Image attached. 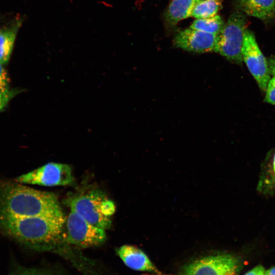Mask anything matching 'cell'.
Wrapping results in <instances>:
<instances>
[{"mask_svg":"<svg viewBox=\"0 0 275 275\" xmlns=\"http://www.w3.org/2000/svg\"><path fill=\"white\" fill-rule=\"evenodd\" d=\"M64 215L0 216V233L32 249H41L62 240Z\"/></svg>","mask_w":275,"mask_h":275,"instance_id":"cell-1","label":"cell"},{"mask_svg":"<svg viewBox=\"0 0 275 275\" xmlns=\"http://www.w3.org/2000/svg\"><path fill=\"white\" fill-rule=\"evenodd\" d=\"M61 211L53 193L14 183L0 182V216H54Z\"/></svg>","mask_w":275,"mask_h":275,"instance_id":"cell-2","label":"cell"},{"mask_svg":"<svg viewBox=\"0 0 275 275\" xmlns=\"http://www.w3.org/2000/svg\"><path fill=\"white\" fill-rule=\"evenodd\" d=\"M68 203L71 210L94 226L104 230L111 227L115 206L101 191L94 190L74 196Z\"/></svg>","mask_w":275,"mask_h":275,"instance_id":"cell-3","label":"cell"},{"mask_svg":"<svg viewBox=\"0 0 275 275\" xmlns=\"http://www.w3.org/2000/svg\"><path fill=\"white\" fill-rule=\"evenodd\" d=\"M247 25L245 14L237 10L232 13L217 35L214 52L219 53L230 61L241 63L242 62L241 48Z\"/></svg>","mask_w":275,"mask_h":275,"instance_id":"cell-4","label":"cell"},{"mask_svg":"<svg viewBox=\"0 0 275 275\" xmlns=\"http://www.w3.org/2000/svg\"><path fill=\"white\" fill-rule=\"evenodd\" d=\"M241 266L237 257L216 254L189 262L182 267L179 275H238Z\"/></svg>","mask_w":275,"mask_h":275,"instance_id":"cell-5","label":"cell"},{"mask_svg":"<svg viewBox=\"0 0 275 275\" xmlns=\"http://www.w3.org/2000/svg\"><path fill=\"white\" fill-rule=\"evenodd\" d=\"M67 243L87 248L102 243L106 238L105 230L90 224L71 210L66 219Z\"/></svg>","mask_w":275,"mask_h":275,"instance_id":"cell-6","label":"cell"},{"mask_svg":"<svg viewBox=\"0 0 275 275\" xmlns=\"http://www.w3.org/2000/svg\"><path fill=\"white\" fill-rule=\"evenodd\" d=\"M241 56L242 61L259 88L265 92L271 79L268 63L261 52L254 34L248 29L244 34Z\"/></svg>","mask_w":275,"mask_h":275,"instance_id":"cell-7","label":"cell"},{"mask_svg":"<svg viewBox=\"0 0 275 275\" xmlns=\"http://www.w3.org/2000/svg\"><path fill=\"white\" fill-rule=\"evenodd\" d=\"M71 167L64 163L49 162L15 179L17 183L45 186L67 185L73 181Z\"/></svg>","mask_w":275,"mask_h":275,"instance_id":"cell-8","label":"cell"},{"mask_svg":"<svg viewBox=\"0 0 275 275\" xmlns=\"http://www.w3.org/2000/svg\"><path fill=\"white\" fill-rule=\"evenodd\" d=\"M217 35L189 28L179 32L174 45L183 50L197 53L215 51Z\"/></svg>","mask_w":275,"mask_h":275,"instance_id":"cell-9","label":"cell"},{"mask_svg":"<svg viewBox=\"0 0 275 275\" xmlns=\"http://www.w3.org/2000/svg\"><path fill=\"white\" fill-rule=\"evenodd\" d=\"M116 252L124 263L132 269L147 271L155 275H164L142 250L135 246L123 245L118 248Z\"/></svg>","mask_w":275,"mask_h":275,"instance_id":"cell-10","label":"cell"},{"mask_svg":"<svg viewBox=\"0 0 275 275\" xmlns=\"http://www.w3.org/2000/svg\"><path fill=\"white\" fill-rule=\"evenodd\" d=\"M237 11L264 21L275 18V0H235Z\"/></svg>","mask_w":275,"mask_h":275,"instance_id":"cell-11","label":"cell"},{"mask_svg":"<svg viewBox=\"0 0 275 275\" xmlns=\"http://www.w3.org/2000/svg\"><path fill=\"white\" fill-rule=\"evenodd\" d=\"M197 0H170L163 15L166 25L172 28L181 20L191 16Z\"/></svg>","mask_w":275,"mask_h":275,"instance_id":"cell-12","label":"cell"},{"mask_svg":"<svg viewBox=\"0 0 275 275\" xmlns=\"http://www.w3.org/2000/svg\"><path fill=\"white\" fill-rule=\"evenodd\" d=\"M17 30L16 26L0 30V63L2 64L9 61Z\"/></svg>","mask_w":275,"mask_h":275,"instance_id":"cell-13","label":"cell"},{"mask_svg":"<svg viewBox=\"0 0 275 275\" xmlns=\"http://www.w3.org/2000/svg\"><path fill=\"white\" fill-rule=\"evenodd\" d=\"M224 0H197L191 16L196 19L214 16L222 8Z\"/></svg>","mask_w":275,"mask_h":275,"instance_id":"cell-14","label":"cell"},{"mask_svg":"<svg viewBox=\"0 0 275 275\" xmlns=\"http://www.w3.org/2000/svg\"><path fill=\"white\" fill-rule=\"evenodd\" d=\"M224 24L222 17L217 14L208 18L196 19L189 28L217 35L222 30Z\"/></svg>","mask_w":275,"mask_h":275,"instance_id":"cell-15","label":"cell"},{"mask_svg":"<svg viewBox=\"0 0 275 275\" xmlns=\"http://www.w3.org/2000/svg\"><path fill=\"white\" fill-rule=\"evenodd\" d=\"M265 92L264 101L275 105V77H272L270 79Z\"/></svg>","mask_w":275,"mask_h":275,"instance_id":"cell-16","label":"cell"},{"mask_svg":"<svg viewBox=\"0 0 275 275\" xmlns=\"http://www.w3.org/2000/svg\"><path fill=\"white\" fill-rule=\"evenodd\" d=\"M17 93V92L14 90L4 91L0 89V112L6 106Z\"/></svg>","mask_w":275,"mask_h":275,"instance_id":"cell-17","label":"cell"},{"mask_svg":"<svg viewBox=\"0 0 275 275\" xmlns=\"http://www.w3.org/2000/svg\"><path fill=\"white\" fill-rule=\"evenodd\" d=\"M0 89L4 91L9 90V78L3 64L0 63Z\"/></svg>","mask_w":275,"mask_h":275,"instance_id":"cell-18","label":"cell"},{"mask_svg":"<svg viewBox=\"0 0 275 275\" xmlns=\"http://www.w3.org/2000/svg\"><path fill=\"white\" fill-rule=\"evenodd\" d=\"M11 275H48L35 269H18Z\"/></svg>","mask_w":275,"mask_h":275,"instance_id":"cell-19","label":"cell"},{"mask_svg":"<svg viewBox=\"0 0 275 275\" xmlns=\"http://www.w3.org/2000/svg\"><path fill=\"white\" fill-rule=\"evenodd\" d=\"M265 271L263 266L259 265L247 272L244 275H265Z\"/></svg>","mask_w":275,"mask_h":275,"instance_id":"cell-20","label":"cell"},{"mask_svg":"<svg viewBox=\"0 0 275 275\" xmlns=\"http://www.w3.org/2000/svg\"><path fill=\"white\" fill-rule=\"evenodd\" d=\"M270 74L275 77V55L272 57L268 62Z\"/></svg>","mask_w":275,"mask_h":275,"instance_id":"cell-21","label":"cell"},{"mask_svg":"<svg viewBox=\"0 0 275 275\" xmlns=\"http://www.w3.org/2000/svg\"><path fill=\"white\" fill-rule=\"evenodd\" d=\"M265 275H275V266L266 270Z\"/></svg>","mask_w":275,"mask_h":275,"instance_id":"cell-22","label":"cell"},{"mask_svg":"<svg viewBox=\"0 0 275 275\" xmlns=\"http://www.w3.org/2000/svg\"><path fill=\"white\" fill-rule=\"evenodd\" d=\"M272 168L274 172H275V154L274 155L273 158V161H272Z\"/></svg>","mask_w":275,"mask_h":275,"instance_id":"cell-23","label":"cell"},{"mask_svg":"<svg viewBox=\"0 0 275 275\" xmlns=\"http://www.w3.org/2000/svg\"><path fill=\"white\" fill-rule=\"evenodd\" d=\"M274 174H275V172H274Z\"/></svg>","mask_w":275,"mask_h":275,"instance_id":"cell-24","label":"cell"}]
</instances>
